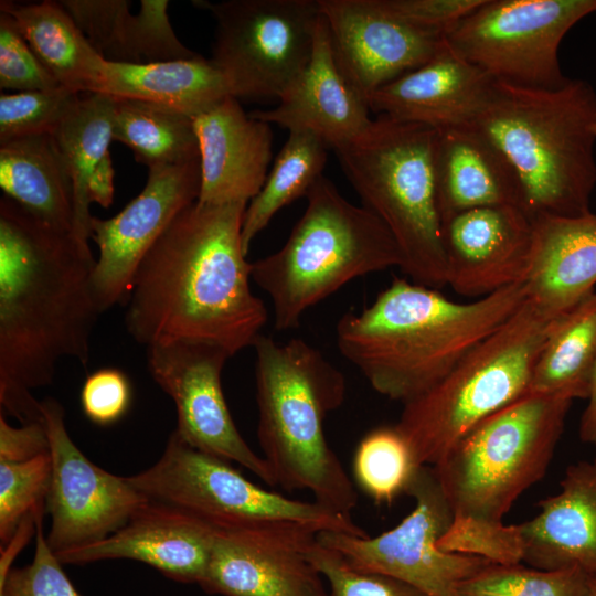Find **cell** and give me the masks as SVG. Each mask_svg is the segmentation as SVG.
Wrapping results in <instances>:
<instances>
[{
    "label": "cell",
    "mask_w": 596,
    "mask_h": 596,
    "mask_svg": "<svg viewBox=\"0 0 596 596\" xmlns=\"http://www.w3.org/2000/svg\"><path fill=\"white\" fill-rule=\"evenodd\" d=\"M87 243L7 196L0 200V413L44 421L33 392L52 384L64 358L86 365L103 312Z\"/></svg>",
    "instance_id": "obj_1"
},
{
    "label": "cell",
    "mask_w": 596,
    "mask_h": 596,
    "mask_svg": "<svg viewBox=\"0 0 596 596\" xmlns=\"http://www.w3.org/2000/svg\"><path fill=\"white\" fill-rule=\"evenodd\" d=\"M246 206L195 201L166 228L125 299V326L136 342H207L232 356L254 345L268 313L251 290L242 242Z\"/></svg>",
    "instance_id": "obj_2"
},
{
    "label": "cell",
    "mask_w": 596,
    "mask_h": 596,
    "mask_svg": "<svg viewBox=\"0 0 596 596\" xmlns=\"http://www.w3.org/2000/svg\"><path fill=\"white\" fill-rule=\"evenodd\" d=\"M525 299L523 284L456 302L394 278L369 307L340 318L337 344L374 391L405 404L443 380Z\"/></svg>",
    "instance_id": "obj_3"
},
{
    "label": "cell",
    "mask_w": 596,
    "mask_h": 596,
    "mask_svg": "<svg viewBox=\"0 0 596 596\" xmlns=\"http://www.w3.org/2000/svg\"><path fill=\"white\" fill-rule=\"evenodd\" d=\"M459 125L485 138L518 182L520 209L533 221L590 212L596 185V92L583 79L556 89L490 79Z\"/></svg>",
    "instance_id": "obj_4"
},
{
    "label": "cell",
    "mask_w": 596,
    "mask_h": 596,
    "mask_svg": "<svg viewBox=\"0 0 596 596\" xmlns=\"http://www.w3.org/2000/svg\"><path fill=\"white\" fill-rule=\"evenodd\" d=\"M253 347L257 439L276 485L307 490L350 515L358 493L324 432L327 416L344 401V375L301 339L281 343L260 334Z\"/></svg>",
    "instance_id": "obj_5"
},
{
    "label": "cell",
    "mask_w": 596,
    "mask_h": 596,
    "mask_svg": "<svg viewBox=\"0 0 596 596\" xmlns=\"http://www.w3.org/2000/svg\"><path fill=\"white\" fill-rule=\"evenodd\" d=\"M306 199L284 246L252 263V279L272 299L277 330L297 328L308 309L350 280L403 262L383 222L349 202L326 177Z\"/></svg>",
    "instance_id": "obj_6"
},
{
    "label": "cell",
    "mask_w": 596,
    "mask_h": 596,
    "mask_svg": "<svg viewBox=\"0 0 596 596\" xmlns=\"http://www.w3.org/2000/svg\"><path fill=\"white\" fill-rule=\"evenodd\" d=\"M436 129L385 115L334 149L362 206L390 231L413 283L447 286L434 173Z\"/></svg>",
    "instance_id": "obj_7"
},
{
    "label": "cell",
    "mask_w": 596,
    "mask_h": 596,
    "mask_svg": "<svg viewBox=\"0 0 596 596\" xmlns=\"http://www.w3.org/2000/svg\"><path fill=\"white\" fill-rule=\"evenodd\" d=\"M555 319L526 298L443 380L404 404L395 427L419 466L438 464L477 424L528 392Z\"/></svg>",
    "instance_id": "obj_8"
},
{
    "label": "cell",
    "mask_w": 596,
    "mask_h": 596,
    "mask_svg": "<svg viewBox=\"0 0 596 596\" xmlns=\"http://www.w3.org/2000/svg\"><path fill=\"white\" fill-rule=\"evenodd\" d=\"M572 401L525 393L470 429L435 466L454 519L500 523L541 480Z\"/></svg>",
    "instance_id": "obj_9"
},
{
    "label": "cell",
    "mask_w": 596,
    "mask_h": 596,
    "mask_svg": "<svg viewBox=\"0 0 596 596\" xmlns=\"http://www.w3.org/2000/svg\"><path fill=\"white\" fill-rule=\"evenodd\" d=\"M127 479L149 499L179 508L215 528L294 522L320 532L368 535L348 514L255 485L231 461L190 446L175 430L160 458Z\"/></svg>",
    "instance_id": "obj_10"
},
{
    "label": "cell",
    "mask_w": 596,
    "mask_h": 596,
    "mask_svg": "<svg viewBox=\"0 0 596 596\" xmlns=\"http://www.w3.org/2000/svg\"><path fill=\"white\" fill-rule=\"evenodd\" d=\"M596 0H483L445 34L448 46L488 77L513 86L556 89L570 78L560 44Z\"/></svg>",
    "instance_id": "obj_11"
},
{
    "label": "cell",
    "mask_w": 596,
    "mask_h": 596,
    "mask_svg": "<svg viewBox=\"0 0 596 596\" xmlns=\"http://www.w3.org/2000/svg\"><path fill=\"white\" fill-rule=\"evenodd\" d=\"M215 20L211 61L231 96H279L310 60L319 0L194 1Z\"/></svg>",
    "instance_id": "obj_12"
},
{
    "label": "cell",
    "mask_w": 596,
    "mask_h": 596,
    "mask_svg": "<svg viewBox=\"0 0 596 596\" xmlns=\"http://www.w3.org/2000/svg\"><path fill=\"white\" fill-rule=\"evenodd\" d=\"M407 494L414 508L391 530L376 536L321 531L318 541L354 566L403 581L428 596H458L459 585L491 562L438 547L453 513L433 467L418 469Z\"/></svg>",
    "instance_id": "obj_13"
},
{
    "label": "cell",
    "mask_w": 596,
    "mask_h": 596,
    "mask_svg": "<svg viewBox=\"0 0 596 596\" xmlns=\"http://www.w3.org/2000/svg\"><path fill=\"white\" fill-rule=\"evenodd\" d=\"M52 464L45 513L46 541L57 554L98 542L124 526L150 499L127 479L91 461L71 438L63 406L41 401Z\"/></svg>",
    "instance_id": "obj_14"
},
{
    "label": "cell",
    "mask_w": 596,
    "mask_h": 596,
    "mask_svg": "<svg viewBox=\"0 0 596 596\" xmlns=\"http://www.w3.org/2000/svg\"><path fill=\"white\" fill-rule=\"evenodd\" d=\"M232 355L222 347L174 341L147 347V366L153 381L174 402V429L190 446L235 461L276 486L269 466L240 434L227 407L221 373Z\"/></svg>",
    "instance_id": "obj_15"
},
{
    "label": "cell",
    "mask_w": 596,
    "mask_h": 596,
    "mask_svg": "<svg viewBox=\"0 0 596 596\" xmlns=\"http://www.w3.org/2000/svg\"><path fill=\"white\" fill-rule=\"evenodd\" d=\"M319 532L294 522L215 528L200 586L222 596H329L308 557Z\"/></svg>",
    "instance_id": "obj_16"
},
{
    "label": "cell",
    "mask_w": 596,
    "mask_h": 596,
    "mask_svg": "<svg viewBox=\"0 0 596 596\" xmlns=\"http://www.w3.org/2000/svg\"><path fill=\"white\" fill-rule=\"evenodd\" d=\"M201 188L200 159L149 169L142 191L118 214L92 216L91 238L98 247L93 286L102 311L125 300L141 259L189 205Z\"/></svg>",
    "instance_id": "obj_17"
},
{
    "label": "cell",
    "mask_w": 596,
    "mask_h": 596,
    "mask_svg": "<svg viewBox=\"0 0 596 596\" xmlns=\"http://www.w3.org/2000/svg\"><path fill=\"white\" fill-rule=\"evenodd\" d=\"M319 4L336 63L365 103L384 85L432 60L445 44L444 35L405 21L381 0Z\"/></svg>",
    "instance_id": "obj_18"
},
{
    "label": "cell",
    "mask_w": 596,
    "mask_h": 596,
    "mask_svg": "<svg viewBox=\"0 0 596 596\" xmlns=\"http://www.w3.org/2000/svg\"><path fill=\"white\" fill-rule=\"evenodd\" d=\"M532 237V220L515 205L479 206L444 217L447 286L458 295L480 299L523 284Z\"/></svg>",
    "instance_id": "obj_19"
},
{
    "label": "cell",
    "mask_w": 596,
    "mask_h": 596,
    "mask_svg": "<svg viewBox=\"0 0 596 596\" xmlns=\"http://www.w3.org/2000/svg\"><path fill=\"white\" fill-rule=\"evenodd\" d=\"M215 526L173 505L149 500L107 538L55 554L63 565L105 560L147 564L180 583H202Z\"/></svg>",
    "instance_id": "obj_20"
},
{
    "label": "cell",
    "mask_w": 596,
    "mask_h": 596,
    "mask_svg": "<svg viewBox=\"0 0 596 596\" xmlns=\"http://www.w3.org/2000/svg\"><path fill=\"white\" fill-rule=\"evenodd\" d=\"M200 149L203 204L248 203L263 188L273 155L272 125L227 96L193 118Z\"/></svg>",
    "instance_id": "obj_21"
},
{
    "label": "cell",
    "mask_w": 596,
    "mask_h": 596,
    "mask_svg": "<svg viewBox=\"0 0 596 596\" xmlns=\"http://www.w3.org/2000/svg\"><path fill=\"white\" fill-rule=\"evenodd\" d=\"M278 99L276 107L249 116L288 131L312 132L333 150L360 136L373 120L336 63L322 14L310 60Z\"/></svg>",
    "instance_id": "obj_22"
},
{
    "label": "cell",
    "mask_w": 596,
    "mask_h": 596,
    "mask_svg": "<svg viewBox=\"0 0 596 596\" xmlns=\"http://www.w3.org/2000/svg\"><path fill=\"white\" fill-rule=\"evenodd\" d=\"M539 507L534 518L519 524L522 563L596 577V458L568 466L560 491Z\"/></svg>",
    "instance_id": "obj_23"
},
{
    "label": "cell",
    "mask_w": 596,
    "mask_h": 596,
    "mask_svg": "<svg viewBox=\"0 0 596 596\" xmlns=\"http://www.w3.org/2000/svg\"><path fill=\"white\" fill-rule=\"evenodd\" d=\"M526 298L557 317L596 286V214L543 216L532 221Z\"/></svg>",
    "instance_id": "obj_24"
},
{
    "label": "cell",
    "mask_w": 596,
    "mask_h": 596,
    "mask_svg": "<svg viewBox=\"0 0 596 596\" xmlns=\"http://www.w3.org/2000/svg\"><path fill=\"white\" fill-rule=\"evenodd\" d=\"M490 79L445 41L432 60L377 89L366 104L392 119L439 129L462 123Z\"/></svg>",
    "instance_id": "obj_25"
},
{
    "label": "cell",
    "mask_w": 596,
    "mask_h": 596,
    "mask_svg": "<svg viewBox=\"0 0 596 596\" xmlns=\"http://www.w3.org/2000/svg\"><path fill=\"white\" fill-rule=\"evenodd\" d=\"M107 62L149 64L192 58L169 21L167 0H141L138 14L126 0L58 1Z\"/></svg>",
    "instance_id": "obj_26"
},
{
    "label": "cell",
    "mask_w": 596,
    "mask_h": 596,
    "mask_svg": "<svg viewBox=\"0 0 596 596\" xmlns=\"http://www.w3.org/2000/svg\"><path fill=\"white\" fill-rule=\"evenodd\" d=\"M434 173L441 220L479 206L520 207L518 182L507 161L464 125L436 129Z\"/></svg>",
    "instance_id": "obj_27"
},
{
    "label": "cell",
    "mask_w": 596,
    "mask_h": 596,
    "mask_svg": "<svg viewBox=\"0 0 596 596\" xmlns=\"http://www.w3.org/2000/svg\"><path fill=\"white\" fill-rule=\"evenodd\" d=\"M97 93L158 104L192 118L231 96L222 73L201 55L149 64L106 61Z\"/></svg>",
    "instance_id": "obj_28"
},
{
    "label": "cell",
    "mask_w": 596,
    "mask_h": 596,
    "mask_svg": "<svg viewBox=\"0 0 596 596\" xmlns=\"http://www.w3.org/2000/svg\"><path fill=\"white\" fill-rule=\"evenodd\" d=\"M0 187L35 217L72 232L73 182L51 134L0 143Z\"/></svg>",
    "instance_id": "obj_29"
},
{
    "label": "cell",
    "mask_w": 596,
    "mask_h": 596,
    "mask_svg": "<svg viewBox=\"0 0 596 596\" xmlns=\"http://www.w3.org/2000/svg\"><path fill=\"white\" fill-rule=\"evenodd\" d=\"M0 11L15 20L30 47L62 87L78 94L98 92L106 60L58 1L2 0Z\"/></svg>",
    "instance_id": "obj_30"
},
{
    "label": "cell",
    "mask_w": 596,
    "mask_h": 596,
    "mask_svg": "<svg viewBox=\"0 0 596 596\" xmlns=\"http://www.w3.org/2000/svg\"><path fill=\"white\" fill-rule=\"evenodd\" d=\"M596 368V292L556 317L534 364L528 392L587 400Z\"/></svg>",
    "instance_id": "obj_31"
},
{
    "label": "cell",
    "mask_w": 596,
    "mask_h": 596,
    "mask_svg": "<svg viewBox=\"0 0 596 596\" xmlns=\"http://www.w3.org/2000/svg\"><path fill=\"white\" fill-rule=\"evenodd\" d=\"M115 97L86 93L51 134L66 163L74 191L73 235L88 244L91 220L88 187L93 174L109 153Z\"/></svg>",
    "instance_id": "obj_32"
},
{
    "label": "cell",
    "mask_w": 596,
    "mask_h": 596,
    "mask_svg": "<svg viewBox=\"0 0 596 596\" xmlns=\"http://www.w3.org/2000/svg\"><path fill=\"white\" fill-rule=\"evenodd\" d=\"M113 139L149 169L200 159L193 118L140 99L115 97Z\"/></svg>",
    "instance_id": "obj_33"
},
{
    "label": "cell",
    "mask_w": 596,
    "mask_h": 596,
    "mask_svg": "<svg viewBox=\"0 0 596 596\" xmlns=\"http://www.w3.org/2000/svg\"><path fill=\"white\" fill-rule=\"evenodd\" d=\"M329 146L309 131H289L260 191L246 206L242 242L247 254L252 242L275 214L292 201L306 196L323 175Z\"/></svg>",
    "instance_id": "obj_34"
},
{
    "label": "cell",
    "mask_w": 596,
    "mask_h": 596,
    "mask_svg": "<svg viewBox=\"0 0 596 596\" xmlns=\"http://www.w3.org/2000/svg\"><path fill=\"white\" fill-rule=\"evenodd\" d=\"M421 467L395 425L370 430L360 440L353 458L358 486L377 504H391L401 494H407Z\"/></svg>",
    "instance_id": "obj_35"
},
{
    "label": "cell",
    "mask_w": 596,
    "mask_h": 596,
    "mask_svg": "<svg viewBox=\"0 0 596 596\" xmlns=\"http://www.w3.org/2000/svg\"><path fill=\"white\" fill-rule=\"evenodd\" d=\"M458 596H590L589 577L577 568L489 563L459 585Z\"/></svg>",
    "instance_id": "obj_36"
},
{
    "label": "cell",
    "mask_w": 596,
    "mask_h": 596,
    "mask_svg": "<svg viewBox=\"0 0 596 596\" xmlns=\"http://www.w3.org/2000/svg\"><path fill=\"white\" fill-rule=\"evenodd\" d=\"M52 464L50 451L21 462H0V542L6 546L20 524L45 505Z\"/></svg>",
    "instance_id": "obj_37"
},
{
    "label": "cell",
    "mask_w": 596,
    "mask_h": 596,
    "mask_svg": "<svg viewBox=\"0 0 596 596\" xmlns=\"http://www.w3.org/2000/svg\"><path fill=\"white\" fill-rule=\"evenodd\" d=\"M65 87L0 95V143L52 134L79 99Z\"/></svg>",
    "instance_id": "obj_38"
},
{
    "label": "cell",
    "mask_w": 596,
    "mask_h": 596,
    "mask_svg": "<svg viewBox=\"0 0 596 596\" xmlns=\"http://www.w3.org/2000/svg\"><path fill=\"white\" fill-rule=\"evenodd\" d=\"M308 557L323 577L329 596H428L403 581L354 566L318 538Z\"/></svg>",
    "instance_id": "obj_39"
},
{
    "label": "cell",
    "mask_w": 596,
    "mask_h": 596,
    "mask_svg": "<svg viewBox=\"0 0 596 596\" xmlns=\"http://www.w3.org/2000/svg\"><path fill=\"white\" fill-rule=\"evenodd\" d=\"M437 544L445 552L478 556L497 564H515L523 560L519 524L453 518Z\"/></svg>",
    "instance_id": "obj_40"
},
{
    "label": "cell",
    "mask_w": 596,
    "mask_h": 596,
    "mask_svg": "<svg viewBox=\"0 0 596 596\" xmlns=\"http://www.w3.org/2000/svg\"><path fill=\"white\" fill-rule=\"evenodd\" d=\"M45 508L36 513L35 551L31 563L0 575V596H83L47 544L43 530Z\"/></svg>",
    "instance_id": "obj_41"
},
{
    "label": "cell",
    "mask_w": 596,
    "mask_h": 596,
    "mask_svg": "<svg viewBox=\"0 0 596 596\" xmlns=\"http://www.w3.org/2000/svg\"><path fill=\"white\" fill-rule=\"evenodd\" d=\"M0 87L19 92L62 87L30 47L15 20L4 11H0Z\"/></svg>",
    "instance_id": "obj_42"
},
{
    "label": "cell",
    "mask_w": 596,
    "mask_h": 596,
    "mask_svg": "<svg viewBox=\"0 0 596 596\" xmlns=\"http://www.w3.org/2000/svg\"><path fill=\"white\" fill-rule=\"evenodd\" d=\"M85 416L102 426L119 421L131 403V385L127 375L115 368L95 371L85 380L81 391Z\"/></svg>",
    "instance_id": "obj_43"
},
{
    "label": "cell",
    "mask_w": 596,
    "mask_h": 596,
    "mask_svg": "<svg viewBox=\"0 0 596 596\" xmlns=\"http://www.w3.org/2000/svg\"><path fill=\"white\" fill-rule=\"evenodd\" d=\"M483 0H381L405 21L445 36Z\"/></svg>",
    "instance_id": "obj_44"
},
{
    "label": "cell",
    "mask_w": 596,
    "mask_h": 596,
    "mask_svg": "<svg viewBox=\"0 0 596 596\" xmlns=\"http://www.w3.org/2000/svg\"><path fill=\"white\" fill-rule=\"evenodd\" d=\"M50 451L45 422L12 426L0 413V462H21Z\"/></svg>",
    "instance_id": "obj_45"
},
{
    "label": "cell",
    "mask_w": 596,
    "mask_h": 596,
    "mask_svg": "<svg viewBox=\"0 0 596 596\" xmlns=\"http://www.w3.org/2000/svg\"><path fill=\"white\" fill-rule=\"evenodd\" d=\"M114 169L110 153H107L95 170L88 187L89 202H96L104 207L113 203L114 196Z\"/></svg>",
    "instance_id": "obj_46"
},
{
    "label": "cell",
    "mask_w": 596,
    "mask_h": 596,
    "mask_svg": "<svg viewBox=\"0 0 596 596\" xmlns=\"http://www.w3.org/2000/svg\"><path fill=\"white\" fill-rule=\"evenodd\" d=\"M578 436L582 443L596 446V368L587 405L579 419Z\"/></svg>",
    "instance_id": "obj_47"
},
{
    "label": "cell",
    "mask_w": 596,
    "mask_h": 596,
    "mask_svg": "<svg viewBox=\"0 0 596 596\" xmlns=\"http://www.w3.org/2000/svg\"><path fill=\"white\" fill-rule=\"evenodd\" d=\"M590 596H596V577H589Z\"/></svg>",
    "instance_id": "obj_48"
}]
</instances>
